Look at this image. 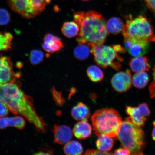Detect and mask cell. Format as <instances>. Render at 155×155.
Returning <instances> with one entry per match:
<instances>
[{
    "mask_svg": "<svg viewBox=\"0 0 155 155\" xmlns=\"http://www.w3.org/2000/svg\"><path fill=\"white\" fill-rule=\"evenodd\" d=\"M11 58L0 54V86L15 82L20 77V73H15Z\"/></svg>",
    "mask_w": 155,
    "mask_h": 155,
    "instance_id": "cell-8",
    "label": "cell"
},
{
    "mask_svg": "<svg viewBox=\"0 0 155 155\" xmlns=\"http://www.w3.org/2000/svg\"><path fill=\"white\" fill-rule=\"evenodd\" d=\"M153 124L154 127L152 131V137L153 140L155 141V121L153 123Z\"/></svg>",
    "mask_w": 155,
    "mask_h": 155,
    "instance_id": "cell-36",
    "label": "cell"
},
{
    "mask_svg": "<svg viewBox=\"0 0 155 155\" xmlns=\"http://www.w3.org/2000/svg\"><path fill=\"white\" fill-rule=\"evenodd\" d=\"M131 40L132 44L127 50L131 55L138 57L143 56L147 53L150 47V42L144 41Z\"/></svg>",
    "mask_w": 155,
    "mask_h": 155,
    "instance_id": "cell-16",
    "label": "cell"
},
{
    "mask_svg": "<svg viewBox=\"0 0 155 155\" xmlns=\"http://www.w3.org/2000/svg\"><path fill=\"white\" fill-rule=\"evenodd\" d=\"M91 48V53L94 56L95 61L97 64L104 68L111 67L116 70L121 68V64L115 61L117 60L123 61V58L120 57L113 46L97 45L87 44Z\"/></svg>",
    "mask_w": 155,
    "mask_h": 155,
    "instance_id": "cell-6",
    "label": "cell"
},
{
    "mask_svg": "<svg viewBox=\"0 0 155 155\" xmlns=\"http://www.w3.org/2000/svg\"><path fill=\"white\" fill-rule=\"evenodd\" d=\"M114 154L115 155H126L131 154L130 151L124 147L123 148H120L116 149L114 152Z\"/></svg>",
    "mask_w": 155,
    "mask_h": 155,
    "instance_id": "cell-32",
    "label": "cell"
},
{
    "mask_svg": "<svg viewBox=\"0 0 155 155\" xmlns=\"http://www.w3.org/2000/svg\"><path fill=\"white\" fill-rule=\"evenodd\" d=\"M139 111L145 117H148L150 114V111L148 104L146 103H142L139 104L138 107Z\"/></svg>",
    "mask_w": 155,
    "mask_h": 155,
    "instance_id": "cell-29",
    "label": "cell"
},
{
    "mask_svg": "<svg viewBox=\"0 0 155 155\" xmlns=\"http://www.w3.org/2000/svg\"><path fill=\"white\" fill-rule=\"evenodd\" d=\"M79 27L76 39L79 44H103L108 35L106 21L100 13L91 10L78 12L73 16Z\"/></svg>",
    "mask_w": 155,
    "mask_h": 155,
    "instance_id": "cell-2",
    "label": "cell"
},
{
    "mask_svg": "<svg viewBox=\"0 0 155 155\" xmlns=\"http://www.w3.org/2000/svg\"><path fill=\"white\" fill-rule=\"evenodd\" d=\"M144 1L155 17V0H144Z\"/></svg>",
    "mask_w": 155,
    "mask_h": 155,
    "instance_id": "cell-33",
    "label": "cell"
},
{
    "mask_svg": "<svg viewBox=\"0 0 155 155\" xmlns=\"http://www.w3.org/2000/svg\"><path fill=\"white\" fill-rule=\"evenodd\" d=\"M92 128L91 126L87 121L78 122L74 127L73 133L75 137L79 139L88 138L92 135Z\"/></svg>",
    "mask_w": 155,
    "mask_h": 155,
    "instance_id": "cell-14",
    "label": "cell"
},
{
    "mask_svg": "<svg viewBox=\"0 0 155 155\" xmlns=\"http://www.w3.org/2000/svg\"><path fill=\"white\" fill-rule=\"evenodd\" d=\"M153 76L154 80L153 82L155 83V64L153 68Z\"/></svg>",
    "mask_w": 155,
    "mask_h": 155,
    "instance_id": "cell-37",
    "label": "cell"
},
{
    "mask_svg": "<svg viewBox=\"0 0 155 155\" xmlns=\"http://www.w3.org/2000/svg\"><path fill=\"white\" fill-rule=\"evenodd\" d=\"M113 47L115 51L117 52V53H119V52H124V49L121 47V46L119 45H115L113 46Z\"/></svg>",
    "mask_w": 155,
    "mask_h": 155,
    "instance_id": "cell-35",
    "label": "cell"
},
{
    "mask_svg": "<svg viewBox=\"0 0 155 155\" xmlns=\"http://www.w3.org/2000/svg\"><path fill=\"white\" fill-rule=\"evenodd\" d=\"M71 114L74 119L80 121H87L91 114L89 107L81 102L72 108Z\"/></svg>",
    "mask_w": 155,
    "mask_h": 155,
    "instance_id": "cell-12",
    "label": "cell"
},
{
    "mask_svg": "<svg viewBox=\"0 0 155 155\" xmlns=\"http://www.w3.org/2000/svg\"><path fill=\"white\" fill-rule=\"evenodd\" d=\"M9 111L6 105L2 101L0 100V117H5L8 115Z\"/></svg>",
    "mask_w": 155,
    "mask_h": 155,
    "instance_id": "cell-30",
    "label": "cell"
},
{
    "mask_svg": "<svg viewBox=\"0 0 155 155\" xmlns=\"http://www.w3.org/2000/svg\"><path fill=\"white\" fill-rule=\"evenodd\" d=\"M61 32L67 38H71L77 36L79 34V27L75 22H66L64 23L61 28Z\"/></svg>",
    "mask_w": 155,
    "mask_h": 155,
    "instance_id": "cell-20",
    "label": "cell"
},
{
    "mask_svg": "<svg viewBox=\"0 0 155 155\" xmlns=\"http://www.w3.org/2000/svg\"><path fill=\"white\" fill-rule=\"evenodd\" d=\"M85 155H110L113 154L111 153H104L99 150H95L94 149L87 150L84 153Z\"/></svg>",
    "mask_w": 155,
    "mask_h": 155,
    "instance_id": "cell-31",
    "label": "cell"
},
{
    "mask_svg": "<svg viewBox=\"0 0 155 155\" xmlns=\"http://www.w3.org/2000/svg\"><path fill=\"white\" fill-rule=\"evenodd\" d=\"M0 100L12 113L24 116L38 131L45 132V123L37 113L32 98L25 94L17 83L0 86Z\"/></svg>",
    "mask_w": 155,
    "mask_h": 155,
    "instance_id": "cell-1",
    "label": "cell"
},
{
    "mask_svg": "<svg viewBox=\"0 0 155 155\" xmlns=\"http://www.w3.org/2000/svg\"><path fill=\"white\" fill-rule=\"evenodd\" d=\"M25 124L26 122L24 119L20 116L0 118V129H4L11 127L22 129L25 127Z\"/></svg>",
    "mask_w": 155,
    "mask_h": 155,
    "instance_id": "cell-15",
    "label": "cell"
},
{
    "mask_svg": "<svg viewBox=\"0 0 155 155\" xmlns=\"http://www.w3.org/2000/svg\"><path fill=\"white\" fill-rule=\"evenodd\" d=\"M52 0H8L10 7L27 19L34 18L43 12Z\"/></svg>",
    "mask_w": 155,
    "mask_h": 155,
    "instance_id": "cell-7",
    "label": "cell"
},
{
    "mask_svg": "<svg viewBox=\"0 0 155 155\" xmlns=\"http://www.w3.org/2000/svg\"><path fill=\"white\" fill-rule=\"evenodd\" d=\"M44 58V54L40 50H34L31 52L30 60L32 65H37L41 63L43 61Z\"/></svg>",
    "mask_w": 155,
    "mask_h": 155,
    "instance_id": "cell-26",
    "label": "cell"
},
{
    "mask_svg": "<svg viewBox=\"0 0 155 155\" xmlns=\"http://www.w3.org/2000/svg\"><path fill=\"white\" fill-rule=\"evenodd\" d=\"M52 92L54 100H55L56 103L57 104L58 106H62L64 104L65 100L62 96L61 93L58 92L54 88L52 89Z\"/></svg>",
    "mask_w": 155,
    "mask_h": 155,
    "instance_id": "cell-28",
    "label": "cell"
},
{
    "mask_svg": "<svg viewBox=\"0 0 155 155\" xmlns=\"http://www.w3.org/2000/svg\"><path fill=\"white\" fill-rule=\"evenodd\" d=\"M112 87L116 91L119 93L127 92L132 84V78L130 70L121 71L114 75L111 81Z\"/></svg>",
    "mask_w": 155,
    "mask_h": 155,
    "instance_id": "cell-9",
    "label": "cell"
},
{
    "mask_svg": "<svg viewBox=\"0 0 155 155\" xmlns=\"http://www.w3.org/2000/svg\"><path fill=\"white\" fill-rule=\"evenodd\" d=\"M54 141L61 145L66 144L73 137V132L70 127L65 125H55L52 130Z\"/></svg>",
    "mask_w": 155,
    "mask_h": 155,
    "instance_id": "cell-10",
    "label": "cell"
},
{
    "mask_svg": "<svg viewBox=\"0 0 155 155\" xmlns=\"http://www.w3.org/2000/svg\"><path fill=\"white\" fill-rule=\"evenodd\" d=\"M87 75L92 82L97 83L102 81L104 78V74L101 69L96 65L89 67L87 71Z\"/></svg>",
    "mask_w": 155,
    "mask_h": 155,
    "instance_id": "cell-24",
    "label": "cell"
},
{
    "mask_svg": "<svg viewBox=\"0 0 155 155\" xmlns=\"http://www.w3.org/2000/svg\"><path fill=\"white\" fill-rule=\"evenodd\" d=\"M10 20V15L8 11L5 9H0V26L8 24Z\"/></svg>",
    "mask_w": 155,
    "mask_h": 155,
    "instance_id": "cell-27",
    "label": "cell"
},
{
    "mask_svg": "<svg viewBox=\"0 0 155 155\" xmlns=\"http://www.w3.org/2000/svg\"><path fill=\"white\" fill-rule=\"evenodd\" d=\"M83 1H88V0H83Z\"/></svg>",
    "mask_w": 155,
    "mask_h": 155,
    "instance_id": "cell-38",
    "label": "cell"
},
{
    "mask_svg": "<svg viewBox=\"0 0 155 155\" xmlns=\"http://www.w3.org/2000/svg\"><path fill=\"white\" fill-rule=\"evenodd\" d=\"M123 21L118 17H113L106 22V28L108 32L113 35L119 34L125 26Z\"/></svg>",
    "mask_w": 155,
    "mask_h": 155,
    "instance_id": "cell-19",
    "label": "cell"
},
{
    "mask_svg": "<svg viewBox=\"0 0 155 155\" xmlns=\"http://www.w3.org/2000/svg\"><path fill=\"white\" fill-rule=\"evenodd\" d=\"M91 48L88 44H79L74 51V55L77 60L80 61H85L90 56Z\"/></svg>",
    "mask_w": 155,
    "mask_h": 155,
    "instance_id": "cell-22",
    "label": "cell"
},
{
    "mask_svg": "<svg viewBox=\"0 0 155 155\" xmlns=\"http://www.w3.org/2000/svg\"><path fill=\"white\" fill-rule=\"evenodd\" d=\"M129 65L132 71L136 73L148 71L150 68L149 60L143 56L132 58L129 62Z\"/></svg>",
    "mask_w": 155,
    "mask_h": 155,
    "instance_id": "cell-13",
    "label": "cell"
},
{
    "mask_svg": "<svg viewBox=\"0 0 155 155\" xmlns=\"http://www.w3.org/2000/svg\"><path fill=\"white\" fill-rule=\"evenodd\" d=\"M125 38L136 41L155 42L154 28L150 21L142 15L133 18L129 15L122 31Z\"/></svg>",
    "mask_w": 155,
    "mask_h": 155,
    "instance_id": "cell-5",
    "label": "cell"
},
{
    "mask_svg": "<svg viewBox=\"0 0 155 155\" xmlns=\"http://www.w3.org/2000/svg\"><path fill=\"white\" fill-rule=\"evenodd\" d=\"M117 137L123 147L130 151L131 154H143L145 145L144 131L132 123L128 118L122 122Z\"/></svg>",
    "mask_w": 155,
    "mask_h": 155,
    "instance_id": "cell-4",
    "label": "cell"
},
{
    "mask_svg": "<svg viewBox=\"0 0 155 155\" xmlns=\"http://www.w3.org/2000/svg\"><path fill=\"white\" fill-rule=\"evenodd\" d=\"M98 137L96 142L98 150L104 153H110L114 144L113 137L105 135H101Z\"/></svg>",
    "mask_w": 155,
    "mask_h": 155,
    "instance_id": "cell-18",
    "label": "cell"
},
{
    "mask_svg": "<svg viewBox=\"0 0 155 155\" xmlns=\"http://www.w3.org/2000/svg\"><path fill=\"white\" fill-rule=\"evenodd\" d=\"M64 46L63 42L58 37L50 33L46 34L45 36L42 47L48 53H55L62 49Z\"/></svg>",
    "mask_w": 155,
    "mask_h": 155,
    "instance_id": "cell-11",
    "label": "cell"
},
{
    "mask_svg": "<svg viewBox=\"0 0 155 155\" xmlns=\"http://www.w3.org/2000/svg\"><path fill=\"white\" fill-rule=\"evenodd\" d=\"M126 112L130 116L129 119L134 125L139 127L144 125L147 117H145L141 114L138 108L127 106Z\"/></svg>",
    "mask_w": 155,
    "mask_h": 155,
    "instance_id": "cell-17",
    "label": "cell"
},
{
    "mask_svg": "<svg viewBox=\"0 0 155 155\" xmlns=\"http://www.w3.org/2000/svg\"><path fill=\"white\" fill-rule=\"evenodd\" d=\"M64 151L67 155H79L83 154V149L82 145L78 141H71L65 144Z\"/></svg>",
    "mask_w": 155,
    "mask_h": 155,
    "instance_id": "cell-21",
    "label": "cell"
},
{
    "mask_svg": "<svg viewBox=\"0 0 155 155\" xmlns=\"http://www.w3.org/2000/svg\"><path fill=\"white\" fill-rule=\"evenodd\" d=\"M150 97L151 98L155 97V83L152 82L149 87Z\"/></svg>",
    "mask_w": 155,
    "mask_h": 155,
    "instance_id": "cell-34",
    "label": "cell"
},
{
    "mask_svg": "<svg viewBox=\"0 0 155 155\" xmlns=\"http://www.w3.org/2000/svg\"><path fill=\"white\" fill-rule=\"evenodd\" d=\"M91 120L96 135H105L113 138L117 136L123 122L117 111L108 108L97 110Z\"/></svg>",
    "mask_w": 155,
    "mask_h": 155,
    "instance_id": "cell-3",
    "label": "cell"
},
{
    "mask_svg": "<svg viewBox=\"0 0 155 155\" xmlns=\"http://www.w3.org/2000/svg\"><path fill=\"white\" fill-rule=\"evenodd\" d=\"M12 35L9 32H0V51H7L11 49Z\"/></svg>",
    "mask_w": 155,
    "mask_h": 155,
    "instance_id": "cell-25",
    "label": "cell"
},
{
    "mask_svg": "<svg viewBox=\"0 0 155 155\" xmlns=\"http://www.w3.org/2000/svg\"><path fill=\"white\" fill-rule=\"evenodd\" d=\"M150 80L149 75L145 71L136 73L132 78V83L136 88L142 89L148 84Z\"/></svg>",
    "mask_w": 155,
    "mask_h": 155,
    "instance_id": "cell-23",
    "label": "cell"
}]
</instances>
